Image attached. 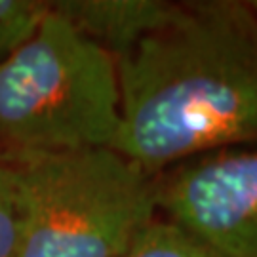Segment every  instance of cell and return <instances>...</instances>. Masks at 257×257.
<instances>
[{
    "label": "cell",
    "instance_id": "4",
    "mask_svg": "<svg viewBox=\"0 0 257 257\" xmlns=\"http://www.w3.org/2000/svg\"><path fill=\"white\" fill-rule=\"evenodd\" d=\"M158 215L219 257H257V147L194 156L155 177Z\"/></svg>",
    "mask_w": 257,
    "mask_h": 257
},
{
    "label": "cell",
    "instance_id": "5",
    "mask_svg": "<svg viewBox=\"0 0 257 257\" xmlns=\"http://www.w3.org/2000/svg\"><path fill=\"white\" fill-rule=\"evenodd\" d=\"M50 10L74 31L118 59L172 16L175 2L162 0H55Z\"/></svg>",
    "mask_w": 257,
    "mask_h": 257
},
{
    "label": "cell",
    "instance_id": "8",
    "mask_svg": "<svg viewBox=\"0 0 257 257\" xmlns=\"http://www.w3.org/2000/svg\"><path fill=\"white\" fill-rule=\"evenodd\" d=\"M21 200L14 166L0 155V257H18L21 246Z\"/></svg>",
    "mask_w": 257,
    "mask_h": 257
},
{
    "label": "cell",
    "instance_id": "3",
    "mask_svg": "<svg viewBox=\"0 0 257 257\" xmlns=\"http://www.w3.org/2000/svg\"><path fill=\"white\" fill-rule=\"evenodd\" d=\"M4 156L21 200L18 257H120L158 217L155 177L109 147Z\"/></svg>",
    "mask_w": 257,
    "mask_h": 257
},
{
    "label": "cell",
    "instance_id": "1",
    "mask_svg": "<svg viewBox=\"0 0 257 257\" xmlns=\"http://www.w3.org/2000/svg\"><path fill=\"white\" fill-rule=\"evenodd\" d=\"M114 65L120 126L110 149L151 177L257 145V16L248 2H175Z\"/></svg>",
    "mask_w": 257,
    "mask_h": 257
},
{
    "label": "cell",
    "instance_id": "9",
    "mask_svg": "<svg viewBox=\"0 0 257 257\" xmlns=\"http://www.w3.org/2000/svg\"><path fill=\"white\" fill-rule=\"evenodd\" d=\"M249 4V8H251V12L257 16V0H251V2H248Z\"/></svg>",
    "mask_w": 257,
    "mask_h": 257
},
{
    "label": "cell",
    "instance_id": "6",
    "mask_svg": "<svg viewBox=\"0 0 257 257\" xmlns=\"http://www.w3.org/2000/svg\"><path fill=\"white\" fill-rule=\"evenodd\" d=\"M120 257H219L200 240L164 217H156Z\"/></svg>",
    "mask_w": 257,
    "mask_h": 257
},
{
    "label": "cell",
    "instance_id": "7",
    "mask_svg": "<svg viewBox=\"0 0 257 257\" xmlns=\"http://www.w3.org/2000/svg\"><path fill=\"white\" fill-rule=\"evenodd\" d=\"M46 12L42 0H0V61L31 37Z\"/></svg>",
    "mask_w": 257,
    "mask_h": 257
},
{
    "label": "cell",
    "instance_id": "2",
    "mask_svg": "<svg viewBox=\"0 0 257 257\" xmlns=\"http://www.w3.org/2000/svg\"><path fill=\"white\" fill-rule=\"evenodd\" d=\"M118 126L114 59L48 6L0 61V155L110 149Z\"/></svg>",
    "mask_w": 257,
    "mask_h": 257
}]
</instances>
